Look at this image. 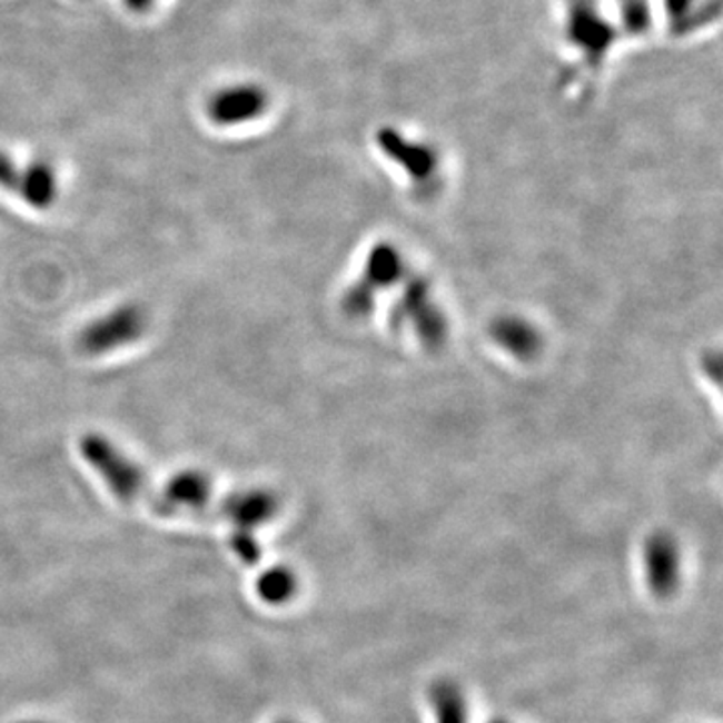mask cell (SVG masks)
Segmentation results:
<instances>
[{
	"label": "cell",
	"mask_w": 723,
	"mask_h": 723,
	"mask_svg": "<svg viewBox=\"0 0 723 723\" xmlns=\"http://www.w3.org/2000/svg\"><path fill=\"white\" fill-rule=\"evenodd\" d=\"M149 318L141 304H121L81 328L75 338V348L87 358H99L135 344L143 336Z\"/></svg>",
	"instance_id": "cell-2"
},
{
	"label": "cell",
	"mask_w": 723,
	"mask_h": 723,
	"mask_svg": "<svg viewBox=\"0 0 723 723\" xmlns=\"http://www.w3.org/2000/svg\"><path fill=\"white\" fill-rule=\"evenodd\" d=\"M680 548L667 535H655L645 547V571L651 591L657 597H670L680 585Z\"/></svg>",
	"instance_id": "cell-5"
},
{
	"label": "cell",
	"mask_w": 723,
	"mask_h": 723,
	"mask_svg": "<svg viewBox=\"0 0 723 723\" xmlns=\"http://www.w3.org/2000/svg\"><path fill=\"white\" fill-rule=\"evenodd\" d=\"M493 723H506V722H503V720H501V722H493Z\"/></svg>",
	"instance_id": "cell-14"
},
{
	"label": "cell",
	"mask_w": 723,
	"mask_h": 723,
	"mask_svg": "<svg viewBox=\"0 0 723 723\" xmlns=\"http://www.w3.org/2000/svg\"><path fill=\"white\" fill-rule=\"evenodd\" d=\"M123 2L129 11L145 12L149 11L156 4L157 0H123Z\"/></svg>",
	"instance_id": "cell-13"
},
{
	"label": "cell",
	"mask_w": 723,
	"mask_h": 723,
	"mask_svg": "<svg viewBox=\"0 0 723 723\" xmlns=\"http://www.w3.org/2000/svg\"><path fill=\"white\" fill-rule=\"evenodd\" d=\"M234 548L244 558L259 557V548L256 547L254 538L249 537L248 531H238V535L234 537Z\"/></svg>",
	"instance_id": "cell-12"
},
{
	"label": "cell",
	"mask_w": 723,
	"mask_h": 723,
	"mask_svg": "<svg viewBox=\"0 0 723 723\" xmlns=\"http://www.w3.org/2000/svg\"><path fill=\"white\" fill-rule=\"evenodd\" d=\"M496 338H501L517 351H527L528 348L533 350V336H531L527 326H523V324H513V321L501 324L496 328Z\"/></svg>",
	"instance_id": "cell-11"
},
{
	"label": "cell",
	"mask_w": 723,
	"mask_h": 723,
	"mask_svg": "<svg viewBox=\"0 0 723 723\" xmlns=\"http://www.w3.org/2000/svg\"><path fill=\"white\" fill-rule=\"evenodd\" d=\"M0 189L21 197L34 209H49L59 196V179L49 161L34 159L29 166H19L0 151Z\"/></svg>",
	"instance_id": "cell-3"
},
{
	"label": "cell",
	"mask_w": 723,
	"mask_h": 723,
	"mask_svg": "<svg viewBox=\"0 0 723 723\" xmlns=\"http://www.w3.org/2000/svg\"><path fill=\"white\" fill-rule=\"evenodd\" d=\"M278 511V501L276 496L254 488V491H241L236 495H229L221 503V515L229 518L238 531H249V528L259 527L266 521L274 517Z\"/></svg>",
	"instance_id": "cell-7"
},
{
	"label": "cell",
	"mask_w": 723,
	"mask_h": 723,
	"mask_svg": "<svg viewBox=\"0 0 723 723\" xmlns=\"http://www.w3.org/2000/svg\"><path fill=\"white\" fill-rule=\"evenodd\" d=\"M430 703L438 723H466V703L455 683H436L430 692Z\"/></svg>",
	"instance_id": "cell-8"
},
{
	"label": "cell",
	"mask_w": 723,
	"mask_h": 723,
	"mask_svg": "<svg viewBox=\"0 0 723 723\" xmlns=\"http://www.w3.org/2000/svg\"><path fill=\"white\" fill-rule=\"evenodd\" d=\"M211 496V481L201 471H184L167 481L166 488L156 498L161 515H171L181 508H201Z\"/></svg>",
	"instance_id": "cell-6"
},
{
	"label": "cell",
	"mask_w": 723,
	"mask_h": 723,
	"mask_svg": "<svg viewBox=\"0 0 723 723\" xmlns=\"http://www.w3.org/2000/svg\"><path fill=\"white\" fill-rule=\"evenodd\" d=\"M384 139L388 141V143H384V147L388 145V151H393L394 156L400 157L406 169H410L413 174L423 176V174H426L430 169V153L426 149H423V147H413L410 143L396 145L386 135H384Z\"/></svg>",
	"instance_id": "cell-10"
},
{
	"label": "cell",
	"mask_w": 723,
	"mask_h": 723,
	"mask_svg": "<svg viewBox=\"0 0 723 723\" xmlns=\"http://www.w3.org/2000/svg\"><path fill=\"white\" fill-rule=\"evenodd\" d=\"M79 453L119 501L135 503L147 491V476L141 466L103 434H85L79 440Z\"/></svg>",
	"instance_id": "cell-1"
},
{
	"label": "cell",
	"mask_w": 723,
	"mask_h": 723,
	"mask_svg": "<svg viewBox=\"0 0 723 723\" xmlns=\"http://www.w3.org/2000/svg\"><path fill=\"white\" fill-rule=\"evenodd\" d=\"M296 587H298V581L294 577V573L281 567L269 568L268 573L261 575L258 583L259 597L268 603H274V605L291 600Z\"/></svg>",
	"instance_id": "cell-9"
},
{
	"label": "cell",
	"mask_w": 723,
	"mask_h": 723,
	"mask_svg": "<svg viewBox=\"0 0 723 723\" xmlns=\"http://www.w3.org/2000/svg\"><path fill=\"white\" fill-rule=\"evenodd\" d=\"M268 91L256 83H234L217 89L207 101L206 113L217 127L256 121L268 109Z\"/></svg>",
	"instance_id": "cell-4"
}]
</instances>
